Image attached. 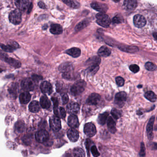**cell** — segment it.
Returning <instances> with one entry per match:
<instances>
[{"label": "cell", "mask_w": 157, "mask_h": 157, "mask_svg": "<svg viewBox=\"0 0 157 157\" xmlns=\"http://www.w3.org/2000/svg\"><path fill=\"white\" fill-rule=\"evenodd\" d=\"M86 86V83L83 80H80L77 81L72 86L70 91L72 95L74 96H77L82 94Z\"/></svg>", "instance_id": "obj_1"}, {"label": "cell", "mask_w": 157, "mask_h": 157, "mask_svg": "<svg viewBox=\"0 0 157 157\" xmlns=\"http://www.w3.org/2000/svg\"><path fill=\"white\" fill-rule=\"evenodd\" d=\"M96 18L97 24L104 28H107L111 24V20L110 18L104 13H99L96 14Z\"/></svg>", "instance_id": "obj_2"}, {"label": "cell", "mask_w": 157, "mask_h": 157, "mask_svg": "<svg viewBox=\"0 0 157 157\" xmlns=\"http://www.w3.org/2000/svg\"><path fill=\"white\" fill-rule=\"evenodd\" d=\"M9 20L13 24H20L22 20V14L19 9L15 10L10 13L9 15Z\"/></svg>", "instance_id": "obj_3"}, {"label": "cell", "mask_w": 157, "mask_h": 157, "mask_svg": "<svg viewBox=\"0 0 157 157\" xmlns=\"http://www.w3.org/2000/svg\"><path fill=\"white\" fill-rule=\"evenodd\" d=\"M127 99V94L125 92L118 93L115 97V104L119 108H122L125 105Z\"/></svg>", "instance_id": "obj_4"}, {"label": "cell", "mask_w": 157, "mask_h": 157, "mask_svg": "<svg viewBox=\"0 0 157 157\" xmlns=\"http://www.w3.org/2000/svg\"><path fill=\"white\" fill-rule=\"evenodd\" d=\"M50 126L54 131H59L61 128V121L60 118L57 116H53L50 118Z\"/></svg>", "instance_id": "obj_5"}, {"label": "cell", "mask_w": 157, "mask_h": 157, "mask_svg": "<svg viewBox=\"0 0 157 157\" xmlns=\"http://www.w3.org/2000/svg\"><path fill=\"white\" fill-rule=\"evenodd\" d=\"M49 138V134L46 131L42 129L37 131L35 135L36 140L40 143H43L48 141Z\"/></svg>", "instance_id": "obj_6"}, {"label": "cell", "mask_w": 157, "mask_h": 157, "mask_svg": "<svg viewBox=\"0 0 157 157\" xmlns=\"http://www.w3.org/2000/svg\"><path fill=\"white\" fill-rule=\"evenodd\" d=\"M21 88L24 91H32L35 88V83L32 79L26 78L23 80L21 82Z\"/></svg>", "instance_id": "obj_7"}, {"label": "cell", "mask_w": 157, "mask_h": 157, "mask_svg": "<svg viewBox=\"0 0 157 157\" xmlns=\"http://www.w3.org/2000/svg\"><path fill=\"white\" fill-rule=\"evenodd\" d=\"M84 132L86 135L89 137H92L96 134V129L94 124L91 122H88L85 125Z\"/></svg>", "instance_id": "obj_8"}, {"label": "cell", "mask_w": 157, "mask_h": 157, "mask_svg": "<svg viewBox=\"0 0 157 157\" xmlns=\"http://www.w3.org/2000/svg\"><path fill=\"white\" fill-rule=\"evenodd\" d=\"M102 99L101 95L96 93H93L89 95L87 99V103L91 105H98Z\"/></svg>", "instance_id": "obj_9"}, {"label": "cell", "mask_w": 157, "mask_h": 157, "mask_svg": "<svg viewBox=\"0 0 157 157\" xmlns=\"http://www.w3.org/2000/svg\"><path fill=\"white\" fill-rule=\"evenodd\" d=\"M134 25L137 27V28H141L144 26L146 24V20L144 17L142 15L137 14L134 16Z\"/></svg>", "instance_id": "obj_10"}, {"label": "cell", "mask_w": 157, "mask_h": 157, "mask_svg": "<svg viewBox=\"0 0 157 157\" xmlns=\"http://www.w3.org/2000/svg\"><path fill=\"white\" fill-rule=\"evenodd\" d=\"M137 6L136 0H125L123 4V7L125 10L132 11L135 9Z\"/></svg>", "instance_id": "obj_11"}, {"label": "cell", "mask_w": 157, "mask_h": 157, "mask_svg": "<svg viewBox=\"0 0 157 157\" xmlns=\"http://www.w3.org/2000/svg\"><path fill=\"white\" fill-rule=\"evenodd\" d=\"M66 110L70 114L76 115L79 111V106L77 103L72 102L67 106Z\"/></svg>", "instance_id": "obj_12"}, {"label": "cell", "mask_w": 157, "mask_h": 157, "mask_svg": "<svg viewBox=\"0 0 157 157\" xmlns=\"http://www.w3.org/2000/svg\"><path fill=\"white\" fill-rule=\"evenodd\" d=\"M91 6L94 9L102 13H105L108 9V6L105 4L96 3V2L91 3Z\"/></svg>", "instance_id": "obj_13"}, {"label": "cell", "mask_w": 157, "mask_h": 157, "mask_svg": "<svg viewBox=\"0 0 157 157\" xmlns=\"http://www.w3.org/2000/svg\"><path fill=\"white\" fill-rule=\"evenodd\" d=\"M69 126L72 128H77L79 125L78 119L76 115L70 114L68 118Z\"/></svg>", "instance_id": "obj_14"}, {"label": "cell", "mask_w": 157, "mask_h": 157, "mask_svg": "<svg viewBox=\"0 0 157 157\" xmlns=\"http://www.w3.org/2000/svg\"><path fill=\"white\" fill-rule=\"evenodd\" d=\"M155 117L152 116L149 120L147 126V135L149 140H152L153 138V126L154 122Z\"/></svg>", "instance_id": "obj_15"}, {"label": "cell", "mask_w": 157, "mask_h": 157, "mask_svg": "<svg viewBox=\"0 0 157 157\" xmlns=\"http://www.w3.org/2000/svg\"><path fill=\"white\" fill-rule=\"evenodd\" d=\"M67 136L70 141L72 142H76L78 140L79 133L74 128L69 129L67 132Z\"/></svg>", "instance_id": "obj_16"}, {"label": "cell", "mask_w": 157, "mask_h": 157, "mask_svg": "<svg viewBox=\"0 0 157 157\" xmlns=\"http://www.w3.org/2000/svg\"><path fill=\"white\" fill-rule=\"evenodd\" d=\"M14 2L15 5L20 10H26L29 5V0H14Z\"/></svg>", "instance_id": "obj_17"}, {"label": "cell", "mask_w": 157, "mask_h": 157, "mask_svg": "<svg viewBox=\"0 0 157 157\" xmlns=\"http://www.w3.org/2000/svg\"><path fill=\"white\" fill-rule=\"evenodd\" d=\"M41 90L43 94L50 95L52 92V86L51 83L47 81H44L41 83Z\"/></svg>", "instance_id": "obj_18"}, {"label": "cell", "mask_w": 157, "mask_h": 157, "mask_svg": "<svg viewBox=\"0 0 157 157\" xmlns=\"http://www.w3.org/2000/svg\"><path fill=\"white\" fill-rule=\"evenodd\" d=\"M59 69L60 72L64 73L72 71L73 68L72 65L70 63L66 62L61 64L59 66Z\"/></svg>", "instance_id": "obj_19"}, {"label": "cell", "mask_w": 157, "mask_h": 157, "mask_svg": "<svg viewBox=\"0 0 157 157\" xmlns=\"http://www.w3.org/2000/svg\"><path fill=\"white\" fill-rule=\"evenodd\" d=\"M66 53L73 58H77L81 54V50L77 47H72L66 51Z\"/></svg>", "instance_id": "obj_20"}, {"label": "cell", "mask_w": 157, "mask_h": 157, "mask_svg": "<svg viewBox=\"0 0 157 157\" xmlns=\"http://www.w3.org/2000/svg\"><path fill=\"white\" fill-rule=\"evenodd\" d=\"M31 98V95L27 92L22 93L20 95V101L21 104H26L28 103Z\"/></svg>", "instance_id": "obj_21"}, {"label": "cell", "mask_w": 157, "mask_h": 157, "mask_svg": "<svg viewBox=\"0 0 157 157\" xmlns=\"http://www.w3.org/2000/svg\"><path fill=\"white\" fill-rule=\"evenodd\" d=\"M111 53V49L105 46L102 47L98 51V54L99 55L103 57H107L110 56Z\"/></svg>", "instance_id": "obj_22"}, {"label": "cell", "mask_w": 157, "mask_h": 157, "mask_svg": "<svg viewBox=\"0 0 157 157\" xmlns=\"http://www.w3.org/2000/svg\"><path fill=\"white\" fill-rule=\"evenodd\" d=\"M50 31L51 33L54 35H59L63 32L62 27L58 24H53L51 25Z\"/></svg>", "instance_id": "obj_23"}, {"label": "cell", "mask_w": 157, "mask_h": 157, "mask_svg": "<svg viewBox=\"0 0 157 157\" xmlns=\"http://www.w3.org/2000/svg\"><path fill=\"white\" fill-rule=\"evenodd\" d=\"M108 127L109 131L112 134H114L116 132V125L115 122L111 117H109L108 120Z\"/></svg>", "instance_id": "obj_24"}, {"label": "cell", "mask_w": 157, "mask_h": 157, "mask_svg": "<svg viewBox=\"0 0 157 157\" xmlns=\"http://www.w3.org/2000/svg\"><path fill=\"white\" fill-rule=\"evenodd\" d=\"M29 110L33 113L38 112L40 110V106L38 102L36 101L31 102L29 106Z\"/></svg>", "instance_id": "obj_25"}, {"label": "cell", "mask_w": 157, "mask_h": 157, "mask_svg": "<svg viewBox=\"0 0 157 157\" xmlns=\"http://www.w3.org/2000/svg\"><path fill=\"white\" fill-rule=\"evenodd\" d=\"M4 60L6 62H7L8 64H9L14 68H18L21 66V63L20 61H18L13 58H9L6 56L4 58Z\"/></svg>", "instance_id": "obj_26"}, {"label": "cell", "mask_w": 157, "mask_h": 157, "mask_svg": "<svg viewBox=\"0 0 157 157\" xmlns=\"http://www.w3.org/2000/svg\"><path fill=\"white\" fill-rule=\"evenodd\" d=\"M40 104L42 108L44 109H49L51 106V102L46 95H43L41 97Z\"/></svg>", "instance_id": "obj_27"}, {"label": "cell", "mask_w": 157, "mask_h": 157, "mask_svg": "<svg viewBox=\"0 0 157 157\" xmlns=\"http://www.w3.org/2000/svg\"><path fill=\"white\" fill-rule=\"evenodd\" d=\"M54 108V114L56 116L59 118H64L66 117V111L64 108L62 107L58 108V106L56 108Z\"/></svg>", "instance_id": "obj_28"}, {"label": "cell", "mask_w": 157, "mask_h": 157, "mask_svg": "<svg viewBox=\"0 0 157 157\" xmlns=\"http://www.w3.org/2000/svg\"><path fill=\"white\" fill-rule=\"evenodd\" d=\"M63 2L73 9H77L80 7V3L75 0H62Z\"/></svg>", "instance_id": "obj_29"}, {"label": "cell", "mask_w": 157, "mask_h": 157, "mask_svg": "<svg viewBox=\"0 0 157 157\" xmlns=\"http://www.w3.org/2000/svg\"><path fill=\"white\" fill-rule=\"evenodd\" d=\"M119 49L122 51L128 53H135L139 50L137 47L131 46H120L118 47Z\"/></svg>", "instance_id": "obj_30"}, {"label": "cell", "mask_w": 157, "mask_h": 157, "mask_svg": "<svg viewBox=\"0 0 157 157\" xmlns=\"http://www.w3.org/2000/svg\"><path fill=\"white\" fill-rule=\"evenodd\" d=\"M25 130V124L22 121H19L15 125V131L18 133L23 132Z\"/></svg>", "instance_id": "obj_31"}, {"label": "cell", "mask_w": 157, "mask_h": 157, "mask_svg": "<svg viewBox=\"0 0 157 157\" xmlns=\"http://www.w3.org/2000/svg\"><path fill=\"white\" fill-rule=\"evenodd\" d=\"M101 58L98 56H94L90 58L86 62V65L90 66L92 65H98L101 63Z\"/></svg>", "instance_id": "obj_32"}, {"label": "cell", "mask_w": 157, "mask_h": 157, "mask_svg": "<svg viewBox=\"0 0 157 157\" xmlns=\"http://www.w3.org/2000/svg\"><path fill=\"white\" fill-rule=\"evenodd\" d=\"M108 112H104V113L99 114L98 118V122L102 125H105L108 119Z\"/></svg>", "instance_id": "obj_33"}, {"label": "cell", "mask_w": 157, "mask_h": 157, "mask_svg": "<svg viewBox=\"0 0 157 157\" xmlns=\"http://www.w3.org/2000/svg\"><path fill=\"white\" fill-rule=\"evenodd\" d=\"M145 97L148 101H150L152 102H156L157 99V96L154 93L151 91L145 93Z\"/></svg>", "instance_id": "obj_34"}, {"label": "cell", "mask_w": 157, "mask_h": 157, "mask_svg": "<svg viewBox=\"0 0 157 157\" xmlns=\"http://www.w3.org/2000/svg\"><path fill=\"white\" fill-rule=\"evenodd\" d=\"M73 155L74 157H85V154L81 148H76L73 150Z\"/></svg>", "instance_id": "obj_35"}, {"label": "cell", "mask_w": 157, "mask_h": 157, "mask_svg": "<svg viewBox=\"0 0 157 157\" xmlns=\"http://www.w3.org/2000/svg\"><path fill=\"white\" fill-rule=\"evenodd\" d=\"M99 69V66L98 65H92L89 66V67L87 68V72L89 75H93L97 72Z\"/></svg>", "instance_id": "obj_36"}, {"label": "cell", "mask_w": 157, "mask_h": 157, "mask_svg": "<svg viewBox=\"0 0 157 157\" xmlns=\"http://www.w3.org/2000/svg\"><path fill=\"white\" fill-rule=\"evenodd\" d=\"M111 114L116 119H118L122 116L121 111L115 108H113L111 111Z\"/></svg>", "instance_id": "obj_37"}, {"label": "cell", "mask_w": 157, "mask_h": 157, "mask_svg": "<svg viewBox=\"0 0 157 157\" xmlns=\"http://www.w3.org/2000/svg\"><path fill=\"white\" fill-rule=\"evenodd\" d=\"M89 23V22H88L87 20H84V21H83L82 22H80L76 27L75 30H76V31L81 30L82 29H83L85 27L87 26Z\"/></svg>", "instance_id": "obj_38"}, {"label": "cell", "mask_w": 157, "mask_h": 157, "mask_svg": "<svg viewBox=\"0 0 157 157\" xmlns=\"http://www.w3.org/2000/svg\"><path fill=\"white\" fill-rule=\"evenodd\" d=\"M145 68L147 70L149 71H154L157 70V66L156 65L150 62L146 63L145 64Z\"/></svg>", "instance_id": "obj_39"}, {"label": "cell", "mask_w": 157, "mask_h": 157, "mask_svg": "<svg viewBox=\"0 0 157 157\" xmlns=\"http://www.w3.org/2000/svg\"><path fill=\"white\" fill-rule=\"evenodd\" d=\"M124 21V19L121 15H116L112 19V22L114 24L122 23Z\"/></svg>", "instance_id": "obj_40"}, {"label": "cell", "mask_w": 157, "mask_h": 157, "mask_svg": "<svg viewBox=\"0 0 157 157\" xmlns=\"http://www.w3.org/2000/svg\"><path fill=\"white\" fill-rule=\"evenodd\" d=\"M32 136L31 135H25L24 137V142L26 143V144L30 145L32 141Z\"/></svg>", "instance_id": "obj_41"}, {"label": "cell", "mask_w": 157, "mask_h": 157, "mask_svg": "<svg viewBox=\"0 0 157 157\" xmlns=\"http://www.w3.org/2000/svg\"><path fill=\"white\" fill-rule=\"evenodd\" d=\"M91 152L92 154L94 157H97L100 155V154L97 150V148H96L95 145H93L91 147Z\"/></svg>", "instance_id": "obj_42"}, {"label": "cell", "mask_w": 157, "mask_h": 157, "mask_svg": "<svg viewBox=\"0 0 157 157\" xmlns=\"http://www.w3.org/2000/svg\"><path fill=\"white\" fill-rule=\"evenodd\" d=\"M116 81L117 85L119 87L122 86L125 84V80L122 77H121V76H118L116 77Z\"/></svg>", "instance_id": "obj_43"}, {"label": "cell", "mask_w": 157, "mask_h": 157, "mask_svg": "<svg viewBox=\"0 0 157 157\" xmlns=\"http://www.w3.org/2000/svg\"><path fill=\"white\" fill-rule=\"evenodd\" d=\"M129 69L132 72L135 73L138 72L140 70V67H139V66L137 65L133 64L130 66Z\"/></svg>", "instance_id": "obj_44"}, {"label": "cell", "mask_w": 157, "mask_h": 157, "mask_svg": "<svg viewBox=\"0 0 157 157\" xmlns=\"http://www.w3.org/2000/svg\"><path fill=\"white\" fill-rule=\"evenodd\" d=\"M8 46L11 47L13 49H17L19 47V45L16 42H14V41H10L7 43Z\"/></svg>", "instance_id": "obj_45"}, {"label": "cell", "mask_w": 157, "mask_h": 157, "mask_svg": "<svg viewBox=\"0 0 157 157\" xmlns=\"http://www.w3.org/2000/svg\"><path fill=\"white\" fill-rule=\"evenodd\" d=\"M18 88L16 86V84L12 85H11V87H10L9 89V92L11 94H13V95H15L16 94Z\"/></svg>", "instance_id": "obj_46"}, {"label": "cell", "mask_w": 157, "mask_h": 157, "mask_svg": "<svg viewBox=\"0 0 157 157\" xmlns=\"http://www.w3.org/2000/svg\"><path fill=\"white\" fill-rule=\"evenodd\" d=\"M0 47H1V49L6 52H13L14 51V49L9 46H8V45L6 46V45L0 43Z\"/></svg>", "instance_id": "obj_47"}, {"label": "cell", "mask_w": 157, "mask_h": 157, "mask_svg": "<svg viewBox=\"0 0 157 157\" xmlns=\"http://www.w3.org/2000/svg\"><path fill=\"white\" fill-rule=\"evenodd\" d=\"M145 145L144 144V143H141V151H140V156H142V157L145 156Z\"/></svg>", "instance_id": "obj_48"}, {"label": "cell", "mask_w": 157, "mask_h": 157, "mask_svg": "<svg viewBox=\"0 0 157 157\" xmlns=\"http://www.w3.org/2000/svg\"><path fill=\"white\" fill-rule=\"evenodd\" d=\"M62 101L63 104H66L69 101V98H68V95L66 94H64L62 95Z\"/></svg>", "instance_id": "obj_49"}, {"label": "cell", "mask_w": 157, "mask_h": 157, "mask_svg": "<svg viewBox=\"0 0 157 157\" xmlns=\"http://www.w3.org/2000/svg\"><path fill=\"white\" fill-rule=\"evenodd\" d=\"M32 79L34 80V81H37V80L39 81L42 79V77L39 76H37V75H34L32 77Z\"/></svg>", "instance_id": "obj_50"}, {"label": "cell", "mask_w": 157, "mask_h": 157, "mask_svg": "<svg viewBox=\"0 0 157 157\" xmlns=\"http://www.w3.org/2000/svg\"><path fill=\"white\" fill-rule=\"evenodd\" d=\"M91 144V141L89 139H87L86 141V147L87 148V151H88V153H89V147Z\"/></svg>", "instance_id": "obj_51"}, {"label": "cell", "mask_w": 157, "mask_h": 157, "mask_svg": "<svg viewBox=\"0 0 157 157\" xmlns=\"http://www.w3.org/2000/svg\"><path fill=\"white\" fill-rule=\"evenodd\" d=\"M38 5L41 8H42V9H45L46 7L45 4L43 3V2H42V1L39 2L38 3Z\"/></svg>", "instance_id": "obj_52"}, {"label": "cell", "mask_w": 157, "mask_h": 157, "mask_svg": "<svg viewBox=\"0 0 157 157\" xmlns=\"http://www.w3.org/2000/svg\"><path fill=\"white\" fill-rule=\"evenodd\" d=\"M0 56L3 57L4 58H5V57H6V56H5V53H4L1 50H0Z\"/></svg>", "instance_id": "obj_53"}, {"label": "cell", "mask_w": 157, "mask_h": 157, "mask_svg": "<svg viewBox=\"0 0 157 157\" xmlns=\"http://www.w3.org/2000/svg\"><path fill=\"white\" fill-rule=\"evenodd\" d=\"M157 33L156 32L154 33L153 34V36H154V37L155 40H157Z\"/></svg>", "instance_id": "obj_54"}, {"label": "cell", "mask_w": 157, "mask_h": 157, "mask_svg": "<svg viewBox=\"0 0 157 157\" xmlns=\"http://www.w3.org/2000/svg\"><path fill=\"white\" fill-rule=\"evenodd\" d=\"M113 1H115V3H118L120 1V0H113Z\"/></svg>", "instance_id": "obj_55"}, {"label": "cell", "mask_w": 157, "mask_h": 157, "mask_svg": "<svg viewBox=\"0 0 157 157\" xmlns=\"http://www.w3.org/2000/svg\"><path fill=\"white\" fill-rule=\"evenodd\" d=\"M102 1H103V0H102Z\"/></svg>", "instance_id": "obj_56"}]
</instances>
